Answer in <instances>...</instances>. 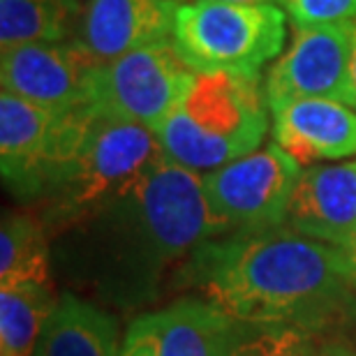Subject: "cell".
I'll list each match as a JSON object with an SVG mask.
<instances>
[{
	"mask_svg": "<svg viewBox=\"0 0 356 356\" xmlns=\"http://www.w3.org/2000/svg\"><path fill=\"white\" fill-rule=\"evenodd\" d=\"M120 350L116 317L65 291L49 315L33 356H120Z\"/></svg>",
	"mask_w": 356,
	"mask_h": 356,
	"instance_id": "cell-15",
	"label": "cell"
},
{
	"mask_svg": "<svg viewBox=\"0 0 356 356\" xmlns=\"http://www.w3.org/2000/svg\"><path fill=\"white\" fill-rule=\"evenodd\" d=\"M38 211H5L0 225V287L51 284V243Z\"/></svg>",
	"mask_w": 356,
	"mask_h": 356,
	"instance_id": "cell-16",
	"label": "cell"
},
{
	"mask_svg": "<svg viewBox=\"0 0 356 356\" xmlns=\"http://www.w3.org/2000/svg\"><path fill=\"white\" fill-rule=\"evenodd\" d=\"M322 356H356V352L340 340H322Z\"/></svg>",
	"mask_w": 356,
	"mask_h": 356,
	"instance_id": "cell-22",
	"label": "cell"
},
{
	"mask_svg": "<svg viewBox=\"0 0 356 356\" xmlns=\"http://www.w3.org/2000/svg\"><path fill=\"white\" fill-rule=\"evenodd\" d=\"M195 72L176 54L174 42L137 49L120 58L99 63L92 86V109L158 132Z\"/></svg>",
	"mask_w": 356,
	"mask_h": 356,
	"instance_id": "cell-7",
	"label": "cell"
},
{
	"mask_svg": "<svg viewBox=\"0 0 356 356\" xmlns=\"http://www.w3.org/2000/svg\"><path fill=\"white\" fill-rule=\"evenodd\" d=\"M81 0H0V49L76 38Z\"/></svg>",
	"mask_w": 356,
	"mask_h": 356,
	"instance_id": "cell-17",
	"label": "cell"
},
{
	"mask_svg": "<svg viewBox=\"0 0 356 356\" xmlns=\"http://www.w3.org/2000/svg\"><path fill=\"white\" fill-rule=\"evenodd\" d=\"M287 14L277 5H241L197 0L178 5L174 49L199 74H261L282 54Z\"/></svg>",
	"mask_w": 356,
	"mask_h": 356,
	"instance_id": "cell-5",
	"label": "cell"
},
{
	"mask_svg": "<svg viewBox=\"0 0 356 356\" xmlns=\"http://www.w3.org/2000/svg\"><path fill=\"white\" fill-rule=\"evenodd\" d=\"M338 250H340V259H343V268L347 273V280H350L352 289L356 291V229H354L352 236L338 248Z\"/></svg>",
	"mask_w": 356,
	"mask_h": 356,
	"instance_id": "cell-21",
	"label": "cell"
},
{
	"mask_svg": "<svg viewBox=\"0 0 356 356\" xmlns=\"http://www.w3.org/2000/svg\"><path fill=\"white\" fill-rule=\"evenodd\" d=\"M236 319L204 298H181L134 317L120 356H232Z\"/></svg>",
	"mask_w": 356,
	"mask_h": 356,
	"instance_id": "cell-11",
	"label": "cell"
},
{
	"mask_svg": "<svg viewBox=\"0 0 356 356\" xmlns=\"http://www.w3.org/2000/svg\"><path fill=\"white\" fill-rule=\"evenodd\" d=\"M347 104L356 109V24H354V38H352V58H350V99Z\"/></svg>",
	"mask_w": 356,
	"mask_h": 356,
	"instance_id": "cell-23",
	"label": "cell"
},
{
	"mask_svg": "<svg viewBox=\"0 0 356 356\" xmlns=\"http://www.w3.org/2000/svg\"><path fill=\"white\" fill-rule=\"evenodd\" d=\"M236 322L291 324L324 333L354 310L336 245L287 229L229 232L206 241L176 273Z\"/></svg>",
	"mask_w": 356,
	"mask_h": 356,
	"instance_id": "cell-2",
	"label": "cell"
},
{
	"mask_svg": "<svg viewBox=\"0 0 356 356\" xmlns=\"http://www.w3.org/2000/svg\"><path fill=\"white\" fill-rule=\"evenodd\" d=\"M268 111L261 74L195 72L155 137L167 158L206 174L257 151Z\"/></svg>",
	"mask_w": 356,
	"mask_h": 356,
	"instance_id": "cell-4",
	"label": "cell"
},
{
	"mask_svg": "<svg viewBox=\"0 0 356 356\" xmlns=\"http://www.w3.org/2000/svg\"><path fill=\"white\" fill-rule=\"evenodd\" d=\"M356 21L296 28L289 49L268 70V106L287 99H350V58Z\"/></svg>",
	"mask_w": 356,
	"mask_h": 356,
	"instance_id": "cell-10",
	"label": "cell"
},
{
	"mask_svg": "<svg viewBox=\"0 0 356 356\" xmlns=\"http://www.w3.org/2000/svg\"><path fill=\"white\" fill-rule=\"evenodd\" d=\"M301 172L303 167L273 141L202 176L206 197L227 229L259 232L284 225Z\"/></svg>",
	"mask_w": 356,
	"mask_h": 356,
	"instance_id": "cell-8",
	"label": "cell"
},
{
	"mask_svg": "<svg viewBox=\"0 0 356 356\" xmlns=\"http://www.w3.org/2000/svg\"><path fill=\"white\" fill-rule=\"evenodd\" d=\"M162 153L153 130L90 106L74 144L33 209L49 236H60L130 190Z\"/></svg>",
	"mask_w": 356,
	"mask_h": 356,
	"instance_id": "cell-3",
	"label": "cell"
},
{
	"mask_svg": "<svg viewBox=\"0 0 356 356\" xmlns=\"http://www.w3.org/2000/svg\"><path fill=\"white\" fill-rule=\"evenodd\" d=\"M282 5L296 28L343 24L356 19V0H284Z\"/></svg>",
	"mask_w": 356,
	"mask_h": 356,
	"instance_id": "cell-20",
	"label": "cell"
},
{
	"mask_svg": "<svg viewBox=\"0 0 356 356\" xmlns=\"http://www.w3.org/2000/svg\"><path fill=\"white\" fill-rule=\"evenodd\" d=\"M275 144L301 167L319 160H343L356 153V111L324 97H301L270 104Z\"/></svg>",
	"mask_w": 356,
	"mask_h": 356,
	"instance_id": "cell-13",
	"label": "cell"
},
{
	"mask_svg": "<svg viewBox=\"0 0 356 356\" xmlns=\"http://www.w3.org/2000/svg\"><path fill=\"white\" fill-rule=\"evenodd\" d=\"M176 0H86L76 40L97 60L172 40Z\"/></svg>",
	"mask_w": 356,
	"mask_h": 356,
	"instance_id": "cell-14",
	"label": "cell"
},
{
	"mask_svg": "<svg viewBox=\"0 0 356 356\" xmlns=\"http://www.w3.org/2000/svg\"><path fill=\"white\" fill-rule=\"evenodd\" d=\"M56 303L51 284L0 287V356H33Z\"/></svg>",
	"mask_w": 356,
	"mask_h": 356,
	"instance_id": "cell-18",
	"label": "cell"
},
{
	"mask_svg": "<svg viewBox=\"0 0 356 356\" xmlns=\"http://www.w3.org/2000/svg\"><path fill=\"white\" fill-rule=\"evenodd\" d=\"M229 234L204 176L165 153L123 195L60 234L56 261L81 291L116 308L151 303L167 273L206 241Z\"/></svg>",
	"mask_w": 356,
	"mask_h": 356,
	"instance_id": "cell-1",
	"label": "cell"
},
{
	"mask_svg": "<svg viewBox=\"0 0 356 356\" xmlns=\"http://www.w3.org/2000/svg\"><path fill=\"white\" fill-rule=\"evenodd\" d=\"M282 227L319 243L343 245L356 229V162L303 167Z\"/></svg>",
	"mask_w": 356,
	"mask_h": 356,
	"instance_id": "cell-12",
	"label": "cell"
},
{
	"mask_svg": "<svg viewBox=\"0 0 356 356\" xmlns=\"http://www.w3.org/2000/svg\"><path fill=\"white\" fill-rule=\"evenodd\" d=\"M225 3H241V5H275L284 0H225Z\"/></svg>",
	"mask_w": 356,
	"mask_h": 356,
	"instance_id": "cell-24",
	"label": "cell"
},
{
	"mask_svg": "<svg viewBox=\"0 0 356 356\" xmlns=\"http://www.w3.org/2000/svg\"><path fill=\"white\" fill-rule=\"evenodd\" d=\"M232 356H322V338L291 324L236 322Z\"/></svg>",
	"mask_w": 356,
	"mask_h": 356,
	"instance_id": "cell-19",
	"label": "cell"
},
{
	"mask_svg": "<svg viewBox=\"0 0 356 356\" xmlns=\"http://www.w3.org/2000/svg\"><path fill=\"white\" fill-rule=\"evenodd\" d=\"M90 106L54 111L3 90L0 95V172L7 192L38 206L74 144Z\"/></svg>",
	"mask_w": 356,
	"mask_h": 356,
	"instance_id": "cell-6",
	"label": "cell"
},
{
	"mask_svg": "<svg viewBox=\"0 0 356 356\" xmlns=\"http://www.w3.org/2000/svg\"><path fill=\"white\" fill-rule=\"evenodd\" d=\"M99 63L76 38L0 49L3 90L54 111L92 106Z\"/></svg>",
	"mask_w": 356,
	"mask_h": 356,
	"instance_id": "cell-9",
	"label": "cell"
}]
</instances>
